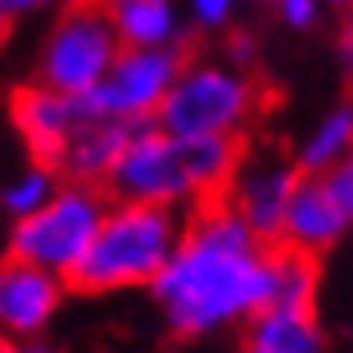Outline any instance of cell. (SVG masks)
<instances>
[{"instance_id":"cell-1","label":"cell","mask_w":353,"mask_h":353,"mask_svg":"<svg viewBox=\"0 0 353 353\" xmlns=\"http://www.w3.org/2000/svg\"><path fill=\"white\" fill-rule=\"evenodd\" d=\"M155 302L183 337L250 321L274 302V246L242 223L226 199L191 210L175 258L155 278Z\"/></svg>"},{"instance_id":"cell-2","label":"cell","mask_w":353,"mask_h":353,"mask_svg":"<svg viewBox=\"0 0 353 353\" xmlns=\"http://www.w3.org/2000/svg\"><path fill=\"white\" fill-rule=\"evenodd\" d=\"M242 167L239 139H183L147 123L131 139L123 163L115 167L108 191L123 203H151V207H207L226 199L230 183Z\"/></svg>"},{"instance_id":"cell-3","label":"cell","mask_w":353,"mask_h":353,"mask_svg":"<svg viewBox=\"0 0 353 353\" xmlns=\"http://www.w3.org/2000/svg\"><path fill=\"white\" fill-rule=\"evenodd\" d=\"M179 210L151 207V203H123L115 199L99 226L92 250L83 254L76 274L68 278L80 294H108L128 286H155L183 242Z\"/></svg>"},{"instance_id":"cell-4","label":"cell","mask_w":353,"mask_h":353,"mask_svg":"<svg viewBox=\"0 0 353 353\" xmlns=\"http://www.w3.org/2000/svg\"><path fill=\"white\" fill-rule=\"evenodd\" d=\"M254 112L258 88L242 68L194 60L175 80L167 103L155 115V128L183 139H239Z\"/></svg>"},{"instance_id":"cell-5","label":"cell","mask_w":353,"mask_h":353,"mask_svg":"<svg viewBox=\"0 0 353 353\" xmlns=\"http://www.w3.org/2000/svg\"><path fill=\"white\" fill-rule=\"evenodd\" d=\"M103 219H108V203H103L99 187L64 183L52 194L48 207L12 223L8 258L40 266L48 274H60V278H72L76 266L83 262V254L92 250Z\"/></svg>"},{"instance_id":"cell-6","label":"cell","mask_w":353,"mask_h":353,"mask_svg":"<svg viewBox=\"0 0 353 353\" xmlns=\"http://www.w3.org/2000/svg\"><path fill=\"white\" fill-rule=\"evenodd\" d=\"M119 52L123 40L115 32L112 17L103 12V4L72 0L40 48V83L64 96H92L108 80Z\"/></svg>"},{"instance_id":"cell-7","label":"cell","mask_w":353,"mask_h":353,"mask_svg":"<svg viewBox=\"0 0 353 353\" xmlns=\"http://www.w3.org/2000/svg\"><path fill=\"white\" fill-rule=\"evenodd\" d=\"M183 68H187L183 48H123L108 80L92 96H80V103L92 119L147 123L167 103Z\"/></svg>"},{"instance_id":"cell-8","label":"cell","mask_w":353,"mask_h":353,"mask_svg":"<svg viewBox=\"0 0 353 353\" xmlns=\"http://www.w3.org/2000/svg\"><path fill=\"white\" fill-rule=\"evenodd\" d=\"M8 115H12V128L24 139V151L32 155V163L52 167V171L64 167L68 147L88 123L80 96H64L48 83H20L8 99Z\"/></svg>"},{"instance_id":"cell-9","label":"cell","mask_w":353,"mask_h":353,"mask_svg":"<svg viewBox=\"0 0 353 353\" xmlns=\"http://www.w3.org/2000/svg\"><path fill=\"white\" fill-rule=\"evenodd\" d=\"M298 187H302L298 163L274 159V155H258V159H242L239 175H234L230 191H226V203L234 207V214L254 230L258 239H266L270 246H278Z\"/></svg>"},{"instance_id":"cell-10","label":"cell","mask_w":353,"mask_h":353,"mask_svg":"<svg viewBox=\"0 0 353 353\" xmlns=\"http://www.w3.org/2000/svg\"><path fill=\"white\" fill-rule=\"evenodd\" d=\"M60 274H48L28 262H12L0 274V321L12 337H32L40 334L48 318L60 305Z\"/></svg>"},{"instance_id":"cell-11","label":"cell","mask_w":353,"mask_h":353,"mask_svg":"<svg viewBox=\"0 0 353 353\" xmlns=\"http://www.w3.org/2000/svg\"><path fill=\"white\" fill-rule=\"evenodd\" d=\"M147 123H123V119H92L80 128L64 155V167L72 183H88V187H108L115 167L123 163L131 139L143 131Z\"/></svg>"},{"instance_id":"cell-12","label":"cell","mask_w":353,"mask_h":353,"mask_svg":"<svg viewBox=\"0 0 353 353\" xmlns=\"http://www.w3.org/2000/svg\"><path fill=\"white\" fill-rule=\"evenodd\" d=\"M345 214L334 207V199L325 194L318 175H302V187L290 203L286 226H282V242L278 246H294L305 254H318L325 246H334L345 234Z\"/></svg>"},{"instance_id":"cell-13","label":"cell","mask_w":353,"mask_h":353,"mask_svg":"<svg viewBox=\"0 0 353 353\" xmlns=\"http://www.w3.org/2000/svg\"><path fill=\"white\" fill-rule=\"evenodd\" d=\"M246 353H325V337L318 330L314 310L298 305H266L246 325Z\"/></svg>"},{"instance_id":"cell-14","label":"cell","mask_w":353,"mask_h":353,"mask_svg":"<svg viewBox=\"0 0 353 353\" xmlns=\"http://www.w3.org/2000/svg\"><path fill=\"white\" fill-rule=\"evenodd\" d=\"M112 17L123 48H179L183 32L179 0H99Z\"/></svg>"},{"instance_id":"cell-15","label":"cell","mask_w":353,"mask_h":353,"mask_svg":"<svg viewBox=\"0 0 353 353\" xmlns=\"http://www.w3.org/2000/svg\"><path fill=\"white\" fill-rule=\"evenodd\" d=\"M353 155V103H341L330 115H321V123L302 139L298 151V171L302 175H325L341 159Z\"/></svg>"},{"instance_id":"cell-16","label":"cell","mask_w":353,"mask_h":353,"mask_svg":"<svg viewBox=\"0 0 353 353\" xmlns=\"http://www.w3.org/2000/svg\"><path fill=\"white\" fill-rule=\"evenodd\" d=\"M318 294V262L305 250L294 246H274V302L270 305H298L314 310Z\"/></svg>"},{"instance_id":"cell-17","label":"cell","mask_w":353,"mask_h":353,"mask_svg":"<svg viewBox=\"0 0 353 353\" xmlns=\"http://www.w3.org/2000/svg\"><path fill=\"white\" fill-rule=\"evenodd\" d=\"M56 191H60V187H56V171L32 163V167H24L17 179H8V187H4V210H8L12 219H28V214H36L40 207H48Z\"/></svg>"},{"instance_id":"cell-18","label":"cell","mask_w":353,"mask_h":353,"mask_svg":"<svg viewBox=\"0 0 353 353\" xmlns=\"http://www.w3.org/2000/svg\"><path fill=\"white\" fill-rule=\"evenodd\" d=\"M321 179V187H325V194L334 199V207L345 214V223L353 226V155L350 159H341L334 167V171H325Z\"/></svg>"},{"instance_id":"cell-19","label":"cell","mask_w":353,"mask_h":353,"mask_svg":"<svg viewBox=\"0 0 353 353\" xmlns=\"http://www.w3.org/2000/svg\"><path fill=\"white\" fill-rule=\"evenodd\" d=\"M234 8H239V0H187V17L199 28H223Z\"/></svg>"},{"instance_id":"cell-20","label":"cell","mask_w":353,"mask_h":353,"mask_svg":"<svg viewBox=\"0 0 353 353\" xmlns=\"http://www.w3.org/2000/svg\"><path fill=\"white\" fill-rule=\"evenodd\" d=\"M278 12L290 28H314L318 20V0H278Z\"/></svg>"},{"instance_id":"cell-21","label":"cell","mask_w":353,"mask_h":353,"mask_svg":"<svg viewBox=\"0 0 353 353\" xmlns=\"http://www.w3.org/2000/svg\"><path fill=\"white\" fill-rule=\"evenodd\" d=\"M48 4H56V0H0V12H4V20H20L48 8Z\"/></svg>"},{"instance_id":"cell-22","label":"cell","mask_w":353,"mask_h":353,"mask_svg":"<svg viewBox=\"0 0 353 353\" xmlns=\"http://www.w3.org/2000/svg\"><path fill=\"white\" fill-rule=\"evenodd\" d=\"M337 56H341V64L353 72V17L345 20V28H341V40H337Z\"/></svg>"},{"instance_id":"cell-23","label":"cell","mask_w":353,"mask_h":353,"mask_svg":"<svg viewBox=\"0 0 353 353\" xmlns=\"http://www.w3.org/2000/svg\"><path fill=\"white\" fill-rule=\"evenodd\" d=\"M20 353H56V350H48V345H24Z\"/></svg>"},{"instance_id":"cell-24","label":"cell","mask_w":353,"mask_h":353,"mask_svg":"<svg viewBox=\"0 0 353 353\" xmlns=\"http://www.w3.org/2000/svg\"><path fill=\"white\" fill-rule=\"evenodd\" d=\"M330 4H353V0H330Z\"/></svg>"},{"instance_id":"cell-25","label":"cell","mask_w":353,"mask_h":353,"mask_svg":"<svg viewBox=\"0 0 353 353\" xmlns=\"http://www.w3.org/2000/svg\"><path fill=\"white\" fill-rule=\"evenodd\" d=\"M4 353H20V350H4Z\"/></svg>"}]
</instances>
